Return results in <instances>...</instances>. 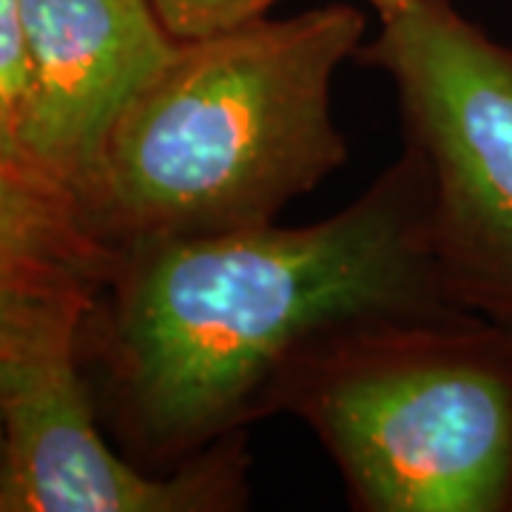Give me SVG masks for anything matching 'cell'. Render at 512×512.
<instances>
[{"instance_id": "1", "label": "cell", "mask_w": 512, "mask_h": 512, "mask_svg": "<svg viewBox=\"0 0 512 512\" xmlns=\"http://www.w3.org/2000/svg\"><path fill=\"white\" fill-rule=\"evenodd\" d=\"M458 311L424 231V174L404 148L328 220L131 242L114 373L131 433L180 467L265 416L282 370L330 330Z\"/></svg>"}, {"instance_id": "2", "label": "cell", "mask_w": 512, "mask_h": 512, "mask_svg": "<svg viewBox=\"0 0 512 512\" xmlns=\"http://www.w3.org/2000/svg\"><path fill=\"white\" fill-rule=\"evenodd\" d=\"M365 26L333 3L180 43L117 120L86 200L128 242L276 222L348 160L330 89Z\"/></svg>"}, {"instance_id": "3", "label": "cell", "mask_w": 512, "mask_h": 512, "mask_svg": "<svg viewBox=\"0 0 512 512\" xmlns=\"http://www.w3.org/2000/svg\"><path fill=\"white\" fill-rule=\"evenodd\" d=\"M362 512H512V333L464 311L319 336L271 387Z\"/></svg>"}, {"instance_id": "4", "label": "cell", "mask_w": 512, "mask_h": 512, "mask_svg": "<svg viewBox=\"0 0 512 512\" xmlns=\"http://www.w3.org/2000/svg\"><path fill=\"white\" fill-rule=\"evenodd\" d=\"M359 55L396 86L447 302L512 333V46L424 0L382 18Z\"/></svg>"}, {"instance_id": "5", "label": "cell", "mask_w": 512, "mask_h": 512, "mask_svg": "<svg viewBox=\"0 0 512 512\" xmlns=\"http://www.w3.org/2000/svg\"><path fill=\"white\" fill-rule=\"evenodd\" d=\"M63 265L0 316V510L228 512L245 507L242 433L171 476L134 470L103 441L74 362L80 291Z\"/></svg>"}, {"instance_id": "6", "label": "cell", "mask_w": 512, "mask_h": 512, "mask_svg": "<svg viewBox=\"0 0 512 512\" xmlns=\"http://www.w3.org/2000/svg\"><path fill=\"white\" fill-rule=\"evenodd\" d=\"M29 83L15 123L23 168L86 197L131 100L177 52L148 0H23Z\"/></svg>"}, {"instance_id": "7", "label": "cell", "mask_w": 512, "mask_h": 512, "mask_svg": "<svg viewBox=\"0 0 512 512\" xmlns=\"http://www.w3.org/2000/svg\"><path fill=\"white\" fill-rule=\"evenodd\" d=\"M57 217H3L0 214V316L43 276L63 262L55 259Z\"/></svg>"}, {"instance_id": "8", "label": "cell", "mask_w": 512, "mask_h": 512, "mask_svg": "<svg viewBox=\"0 0 512 512\" xmlns=\"http://www.w3.org/2000/svg\"><path fill=\"white\" fill-rule=\"evenodd\" d=\"M165 32L177 43L200 40L265 18L276 0H148Z\"/></svg>"}, {"instance_id": "9", "label": "cell", "mask_w": 512, "mask_h": 512, "mask_svg": "<svg viewBox=\"0 0 512 512\" xmlns=\"http://www.w3.org/2000/svg\"><path fill=\"white\" fill-rule=\"evenodd\" d=\"M29 83L23 0H0V126L15 146V123Z\"/></svg>"}, {"instance_id": "10", "label": "cell", "mask_w": 512, "mask_h": 512, "mask_svg": "<svg viewBox=\"0 0 512 512\" xmlns=\"http://www.w3.org/2000/svg\"><path fill=\"white\" fill-rule=\"evenodd\" d=\"M60 200L23 168L9 134L0 126V214L3 217H60Z\"/></svg>"}, {"instance_id": "11", "label": "cell", "mask_w": 512, "mask_h": 512, "mask_svg": "<svg viewBox=\"0 0 512 512\" xmlns=\"http://www.w3.org/2000/svg\"><path fill=\"white\" fill-rule=\"evenodd\" d=\"M373 9H376V15L379 20L390 18V15H396V12H402V9H410V6H419L424 0H367Z\"/></svg>"}]
</instances>
